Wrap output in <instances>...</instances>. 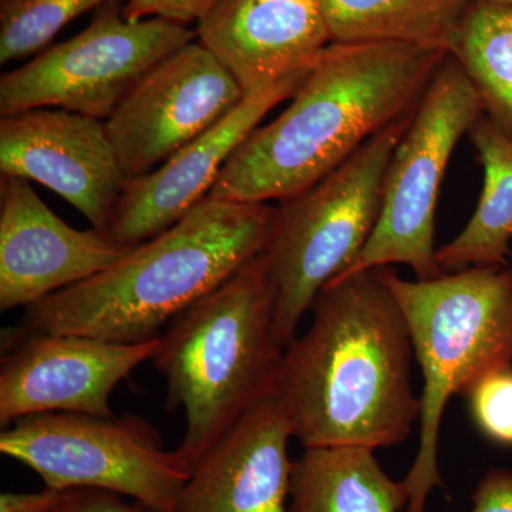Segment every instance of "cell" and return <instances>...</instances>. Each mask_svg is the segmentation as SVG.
I'll return each mask as SVG.
<instances>
[{
  "label": "cell",
  "instance_id": "1",
  "mask_svg": "<svg viewBox=\"0 0 512 512\" xmlns=\"http://www.w3.org/2000/svg\"><path fill=\"white\" fill-rule=\"evenodd\" d=\"M285 349L276 396L305 448L399 446L421 413L409 326L383 268L329 282Z\"/></svg>",
  "mask_w": 512,
  "mask_h": 512
},
{
  "label": "cell",
  "instance_id": "2",
  "mask_svg": "<svg viewBox=\"0 0 512 512\" xmlns=\"http://www.w3.org/2000/svg\"><path fill=\"white\" fill-rule=\"evenodd\" d=\"M447 50L332 42L291 103L234 151L208 197L268 204L312 187L419 106Z\"/></svg>",
  "mask_w": 512,
  "mask_h": 512
},
{
  "label": "cell",
  "instance_id": "3",
  "mask_svg": "<svg viewBox=\"0 0 512 512\" xmlns=\"http://www.w3.org/2000/svg\"><path fill=\"white\" fill-rule=\"evenodd\" d=\"M275 207L207 197L99 274L29 306L25 332L117 343L160 338L178 315L262 254Z\"/></svg>",
  "mask_w": 512,
  "mask_h": 512
},
{
  "label": "cell",
  "instance_id": "4",
  "mask_svg": "<svg viewBox=\"0 0 512 512\" xmlns=\"http://www.w3.org/2000/svg\"><path fill=\"white\" fill-rule=\"evenodd\" d=\"M274 323V286L259 254L158 338L151 362L167 384V409L184 412L175 453L191 471L245 414L276 394L285 349Z\"/></svg>",
  "mask_w": 512,
  "mask_h": 512
},
{
  "label": "cell",
  "instance_id": "5",
  "mask_svg": "<svg viewBox=\"0 0 512 512\" xmlns=\"http://www.w3.org/2000/svg\"><path fill=\"white\" fill-rule=\"evenodd\" d=\"M384 276L423 376L419 448L402 483L406 512H426L431 493L444 487L439 443L447 403L512 367V266H470L427 281H409L384 266Z\"/></svg>",
  "mask_w": 512,
  "mask_h": 512
},
{
  "label": "cell",
  "instance_id": "6",
  "mask_svg": "<svg viewBox=\"0 0 512 512\" xmlns=\"http://www.w3.org/2000/svg\"><path fill=\"white\" fill-rule=\"evenodd\" d=\"M414 113L369 138L332 173L279 201L262 252L275 292V336L286 349L319 292L366 247L382 208L394 148Z\"/></svg>",
  "mask_w": 512,
  "mask_h": 512
},
{
  "label": "cell",
  "instance_id": "7",
  "mask_svg": "<svg viewBox=\"0 0 512 512\" xmlns=\"http://www.w3.org/2000/svg\"><path fill=\"white\" fill-rule=\"evenodd\" d=\"M483 114L476 87L447 55L394 148L376 227L356 261L336 279L394 264L410 266L419 281L446 274L434 247L441 184L458 141Z\"/></svg>",
  "mask_w": 512,
  "mask_h": 512
},
{
  "label": "cell",
  "instance_id": "8",
  "mask_svg": "<svg viewBox=\"0 0 512 512\" xmlns=\"http://www.w3.org/2000/svg\"><path fill=\"white\" fill-rule=\"evenodd\" d=\"M0 451L56 491L94 488L130 497L157 512H174L191 470L164 450L160 436L136 416L42 413L0 434Z\"/></svg>",
  "mask_w": 512,
  "mask_h": 512
},
{
  "label": "cell",
  "instance_id": "9",
  "mask_svg": "<svg viewBox=\"0 0 512 512\" xmlns=\"http://www.w3.org/2000/svg\"><path fill=\"white\" fill-rule=\"evenodd\" d=\"M195 39L181 23L130 20L106 6L79 35L3 74L0 114L62 109L106 121L151 69Z\"/></svg>",
  "mask_w": 512,
  "mask_h": 512
},
{
  "label": "cell",
  "instance_id": "10",
  "mask_svg": "<svg viewBox=\"0 0 512 512\" xmlns=\"http://www.w3.org/2000/svg\"><path fill=\"white\" fill-rule=\"evenodd\" d=\"M244 99L237 80L198 40L165 57L106 120L127 183L157 170Z\"/></svg>",
  "mask_w": 512,
  "mask_h": 512
},
{
  "label": "cell",
  "instance_id": "11",
  "mask_svg": "<svg viewBox=\"0 0 512 512\" xmlns=\"http://www.w3.org/2000/svg\"><path fill=\"white\" fill-rule=\"evenodd\" d=\"M157 346L158 338L117 343L19 329L0 362V424L42 413L114 417V389L151 360Z\"/></svg>",
  "mask_w": 512,
  "mask_h": 512
},
{
  "label": "cell",
  "instance_id": "12",
  "mask_svg": "<svg viewBox=\"0 0 512 512\" xmlns=\"http://www.w3.org/2000/svg\"><path fill=\"white\" fill-rule=\"evenodd\" d=\"M0 173L45 185L104 232L127 183L106 121L62 109L2 116Z\"/></svg>",
  "mask_w": 512,
  "mask_h": 512
},
{
  "label": "cell",
  "instance_id": "13",
  "mask_svg": "<svg viewBox=\"0 0 512 512\" xmlns=\"http://www.w3.org/2000/svg\"><path fill=\"white\" fill-rule=\"evenodd\" d=\"M131 251L92 228L74 229L28 180L0 178V309L29 308L86 281Z\"/></svg>",
  "mask_w": 512,
  "mask_h": 512
},
{
  "label": "cell",
  "instance_id": "14",
  "mask_svg": "<svg viewBox=\"0 0 512 512\" xmlns=\"http://www.w3.org/2000/svg\"><path fill=\"white\" fill-rule=\"evenodd\" d=\"M308 70L245 97L217 126L181 148L157 170L128 181L107 227L110 238L134 248L194 210L210 195L222 168L242 141L269 111L291 99Z\"/></svg>",
  "mask_w": 512,
  "mask_h": 512
},
{
  "label": "cell",
  "instance_id": "15",
  "mask_svg": "<svg viewBox=\"0 0 512 512\" xmlns=\"http://www.w3.org/2000/svg\"><path fill=\"white\" fill-rule=\"evenodd\" d=\"M195 32L245 97L305 72L332 43L319 0H217Z\"/></svg>",
  "mask_w": 512,
  "mask_h": 512
},
{
  "label": "cell",
  "instance_id": "16",
  "mask_svg": "<svg viewBox=\"0 0 512 512\" xmlns=\"http://www.w3.org/2000/svg\"><path fill=\"white\" fill-rule=\"evenodd\" d=\"M292 437L284 404L268 397L195 464L174 512H289Z\"/></svg>",
  "mask_w": 512,
  "mask_h": 512
},
{
  "label": "cell",
  "instance_id": "17",
  "mask_svg": "<svg viewBox=\"0 0 512 512\" xmlns=\"http://www.w3.org/2000/svg\"><path fill=\"white\" fill-rule=\"evenodd\" d=\"M289 512H402V481L383 470L366 447L305 448L293 461Z\"/></svg>",
  "mask_w": 512,
  "mask_h": 512
},
{
  "label": "cell",
  "instance_id": "18",
  "mask_svg": "<svg viewBox=\"0 0 512 512\" xmlns=\"http://www.w3.org/2000/svg\"><path fill=\"white\" fill-rule=\"evenodd\" d=\"M484 170L483 191L463 231L437 249L443 272L476 265H508L512 242V140L490 117L468 131Z\"/></svg>",
  "mask_w": 512,
  "mask_h": 512
},
{
  "label": "cell",
  "instance_id": "19",
  "mask_svg": "<svg viewBox=\"0 0 512 512\" xmlns=\"http://www.w3.org/2000/svg\"><path fill=\"white\" fill-rule=\"evenodd\" d=\"M336 43H407L447 50L471 0H319Z\"/></svg>",
  "mask_w": 512,
  "mask_h": 512
},
{
  "label": "cell",
  "instance_id": "20",
  "mask_svg": "<svg viewBox=\"0 0 512 512\" xmlns=\"http://www.w3.org/2000/svg\"><path fill=\"white\" fill-rule=\"evenodd\" d=\"M448 55L476 87L485 116L512 140V5L471 0Z\"/></svg>",
  "mask_w": 512,
  "mask_h": 512
},
{
  "label": "cell",
  "instance_id": "21",
  "mask_svg": "<svg viewBox=\"0 0 512 512\" xmlns=\"http://www.w3.org/2000/svg\"><path fill=\"white\" fill-rule=\"evenodd\" d=\"M120 0H0V63L39 55L74 19Z\"/></svg>",
  "mask_w": 512,
  "mask_h": 512
},
{
  "label": "cell",
  "instance_id": "22",
  "mask_svg": "<svg viewBox=\"0 0 512 512\" xmlns=\"http://www.w3.org/2000/svg\"><path fill=\"white\" fill-rule=\"evenodd\" d=\"M467 399L481 433L494 443L512 447V367L484 377Z\"/></svg>",
  "mask_w": 512,
  "mask_h": 512
},
{
  "label": "cell",
  "instance_id": "23",
  "mask_svg": "<svg viewBox=\"0 0 512 512\" xmlns=\"http://www.w3.org/2000/svg\"><path fill=\"white\" fill-rule=\"evenodd\" d=\"M217 0H128L123 15L130 20L163 18L171 22H198Z\"/></svg>",
  "mask_w": 512,
  "mask_h": 512
},
{
  "label": "cell",
  "instance_id": "24",
  "mask_svg": "<svg viewBox=\"0 0 512 512\" xmlns=\"http://www.w3.org/2000/svg\"><path fill=\"white\" fill-rule=\"evenodd\" d=\"M124 495L94 488H73L63 491L50 512H157L147 505L127 503Z\"/></svg>",
  "mask_w": 512,
  "mask_h": 512
},
{
  "label": "cell",
  "instance_id": "25",
  "mask_svg": "<svg viewBox=\"0 0 512 512\" xmlns=\"http://www.w3.org/2000/svg\"><path fill=\"white\" fill-rule=\"evenodd\" d=\"M470 512H512V471L491 468L478 481Z\"/></svg>",
  "mask_w": 512,
  "mask_h": 512
},
{
  "label": "cell",
  "instance_id": "26",
  "mask_svg": "<svg viewBox=\"0 0 512 512\" xmlns=\"http://www.w3.org/2000/svg\"><path fill=\"white\" fill-rule=\"evenodd\" d=\"M63 491L45 488L39 493L0 494V512H50Z\"/></svg>",
  "mask_w": 512,
  "mask_h": 512
},
{
  "label": "cell",
  "instance_id": "27",
  "mask_svg": "<svg viewBox=\"0 0 512 512\" xmlns=\"http://www.w3.org/2000/svg\"><path fill=\"white\" fill-rule=\"evenodd\" d=\"M476 2L503 3V5H512V0H476Z\"/></svg>",
  "mask_w": 512,
  "mask_h": 512
}]
</instances>
